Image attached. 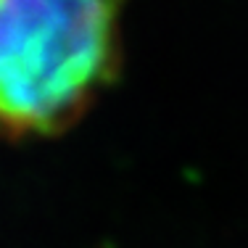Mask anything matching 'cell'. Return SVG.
I'll return each mask as SVG.
<instances>
[{"label":"cell","mask_w":248,"mask_h":248,"mask_svg":"<svg viewBox=\"0 0 248 248\" xmlns=\"http://www.w3.org/2000/svg\"><path fill=\"white\" fill-rule=\"evenodd\" d=\"M122 0H0V138H45L116 77Z\"/></svg>","instance_id":"obj_1"}]
</instances>
